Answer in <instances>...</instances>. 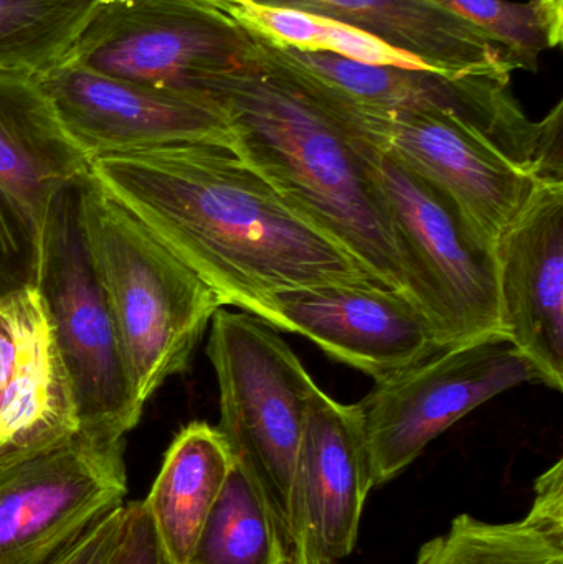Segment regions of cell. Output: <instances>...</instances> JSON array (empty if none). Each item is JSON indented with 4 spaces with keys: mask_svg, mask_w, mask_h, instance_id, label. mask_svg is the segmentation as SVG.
I'll return each instance as SVG.
<instances>
[{
    "mask_svg": "<svg viewBox=\"0 0 563 564\" xmlns=\"http://www.w3.org/2000/svg\"><path fill=\"white\" fill-rule=\"evenodd\" d=\"M89 175L224 305L264 322L271 297L286 289L380 285L230 149L174 145L102 155L93 159Z\"/></svg>",
    "mask_w": 563,
    "mask_h": 564,
    "instance_id": "cell-1",
    "label": "cell"
},
{
    "mask_svg": "<svg viewBox=\"0 0 563 564\" xmlns=\"http://www.w3.org/2000/svg\"><path fill=\"white\" fill-rule=\"evenodd\" d=\"M250 30V29H248ZM247 55L195 86L224 111L231 151L372 280L403 291L369 142L331 108L307 69L250 30Z\"/></svg>",
    "mask_w": 563,
    "mask_h": 564,
    "instance_id": "cell-2",
    "label": "cell"
},
{
    "mask_svg": "<svg viewBox=\"0 0 563 564\" xmlns=\"http://www.w3.org/2000/svg\"><path fill=\"white\" fill-rule=\"evenodd\" d=\"M307 72L353 131L442 188L491 245L541 182H563L562 101L541 121L486 122L440 109L369 111Z\"/></svg>",
    "mask_w": 563,
    "mask_h": 564,
    "instance_id": "cell-3",
    "label": "cell"
},
{
    "mask_svg": "<svg viewBox=\"0 0 563 564\" xmlns=\"http://www.w3.org/2000/svg\"><path fill=\"white\" fill-rule=\"evenodd\" d=\"M79 217L132 390L144 408L169 378L188 370L224 302L91 175L79 185Z\"/></svg>",
    "mask_w": 563,
    "mask_h": 564,
    "instance_id": "cell-4",
    "label": "cell"
},
{
    "mask_svg": "<svg viewBox=\"0 0 563 564\" xmlns=\"http://www.w3.org/2000/svg\"><path fill=\"white\" fill-rule=\"evenodd\" d=\"M210 324L207 357L220 393L218 431L291 546L294 470L316 381L263 318L221 307Z\"/></svg>",
    "mask_w": 563,
    "mask_h": 564,
    "instance_id": "cell-5",
    "label": "cell"
},
{
    "mask_svg": "<svg viewBox=\"0 0 563 564\" xmlns=\"http://www.w3.org/2000/svg\"><path fill=\"white\" fill-rule=\"evenodd\" d=\"M369 145L403 291L422 308L439 344L448 347L501 332L495 245L442 188Z\"/></svg>",
    "mask_w": 563,
    "mask_h": 564,
    "instance_id": "cell-6",
    "label": "cell"
},
{
    "mask_svg": "<svg viewBox=\"0 0 563 564\" xmlns=\"http://www.w3.org/2000/svg\"><path fill=\"white\" fill-rule=\"evenodd\" d=\"M82 182L63 188L46 212L36 288L72 378L79 433L115 443L138 426L144 408L132 390L115 321L86 247L79 217Z\"/></svg>",
    "mask_w": 563,
    "mask_h": 564,
    "instance_id": "cell-7",
    "label": "cell"
},
{
    "mask_svg": "<svg viewBox=\"0 0 563 564\" xmlns=\"http://www.w3.org/2000/svg\"><path fill=\"white\" fill-rule=\"evenodd\" d=\"M541 383L539 371L502 332L448 345L376 380L359 401L373 486L392 482L440 434L505 391Z\"/></svg>",
    "mask_w": 563,
    "mask_h": 564,
    "instance_id": "cell-8",
    "label": "cell"
},
{
    "mask_svg": "<svg viewBox=\"0 0 563 564\" xmlns=\"http://www.w3.org/2000/svg\"><path fill=\"white\" fill-rule=\"evenodd\" d=\"M253 36L234 17L192 0H109L68 62L112 78L197 96L210 73L240 62Z\"/></svg>",
    "mask_w": 563,
    "mask_h": 564,
    "instance_id": "cell-9",
    "label": "cell"
},
{
    "mask_svg": "<svg viewBox=\"0 0 563 564\" xmlns=\"http://www.w3.org/2000/svg\"><path fill=\"white\" fill-rule=\"evenodd\" d=\"M124 441H72L0 473V564H52L124 506Z\"/></svg>",
    "mask_w": 563,
    "mask_h": 564,
    "instance_id": "cell-10",
    "label": "cell"
},
{
    "mask_svg": "<svg viewBox=\"0 0 563 564\" xmlns=\"http://www.w3.org/2000/svg\"><path fill=\"white\" fill-rule=\"evenodd\" d=\"M36 83L89 161L174 145L231 151L230 126L210 99L112 78L72 62Z\"/></svg>",
    "mask_w": 563,
    "mask_h": 564,
    "instance_id": "cell-11",
    "label": "cell"
},
{
    "mask_svg": "<svg viewBox=\"0 0 563 564\" xmlns=\"http://www.w3.org/2000/svg\"><path fill=\"white\" fill-rule=\"evenodd\" d=\"M373 487L359 408L314 388L294 470L293 564H339L350 556Z\"/></svg>",
    "mask_w": 563,
    "mask_h": 564,
    "instance_id": "cell-12",
    "label": "cell"
},
{
    "mask_svg": "<svg viewBox=\"0 0 563 564\" xmlns=\"http://www.w3.org/2000/svg\"><path fill=\"white\" fill-rule=\"evenodd\" d=\"M268 324L310 338L324 354L373 380L442 348L429 318L405 292L377 284L286 289L271 297Z\"/></svg>",
    "mask_w": 563,
    "mask_h": 564,
    "instance_id": "cell-13",
    "label": "cell"
},
{
    "mask_svg": "<svg viewBox=\"0 0 563 564\" xmlns=\"http://www.w3.org/2000/svg\"><path fill=\"white\" fill-rule=\"evenodd\" d=\"M79 433L72 378L36 285L0 295V473Z\"/></svg>",
    "mask_w": 563,
    "mask_h": 564,
    "instance_id": "cell-14",
    "label": "cell"
},
{
    "mask_svg": "<svg viewBox=\"0 0 563 564\" xmlns=\"http://www.w3.org/2000/svg\"><path fill=\"white\" fill-rule=\"evenodd\" d=\"M499 328L563 388V182H541L495 243Z\"/></svg>",
    "mask_w": 563,
    "mask_h": 564,
    "instance_id": "cell-15",
    "label": "cell"
},
{
    "mask_svg": "<svg viewBox=\"0 0 563 564\" xmlns=\"http://www.w3.org/2000/svg\"><path fill=\"white\" fill-rule=\"evenodd\" d=\"M364 30L446 75H509L515 59L486 33L433 0H257Z\"/></svg>",
    "mask_w": 563,
    "mask_h": 564,
    "instance_id": "cell-16",
    "label": "cell"
},
{
    "mask_svg": "<svg viewBox=\"0 0 563 564\" xmlns=\"http://www.w3.org/2000/svg\"><path fill=\"white\" fill-rule=\"evenodd\" d=\"M281 48L324 79L340 98L369 111L440 109L486 122H512L528 116L512 95L509 75H446Z\"/></svg>",
    "mask_w": 563,
    "mask_h": 564,
    "instance_id": "cell-17",
    "label": "cell"
},
{
    "mask_svg": "<svg viewBox=\"0 0 563 564\" xmlns=\"http://www.w3.org/2000/svg\"><path fill=\"white\" fill-rule=\"evenodd\" d=\"M89 165L36 78L0 72V187L22 205L40 234L53 198L88 178Z\"/></svg>",
    "mask_w": 563,
    "mask_h": 564,
    "instance_id": "cell-18",
    "label": "cell"
},
{
    "mask_svg": "<svg viewBox=\"0 0 563 564\" xmlns=\"http://www.w3.org/2000/svg\"><path fill=\"white\" fill-rule=\"evenodd\" d=\"M235 459L218 427L194 421L174 437L144 500L174 564H188Z\"/></svg>",
    "mask_w": 563,
    "mask_h": 564,
    "instance_id": "cell-19",
    "label": "cell"
},
{
    "mask_svg": "<svg viewBox=\"0 0 563 564\" xmlns=\"http://www.w3.org/2000/svg\"><path fill=\"white\" fill-rule=\"evenodd\" d=\"M415 564H563V460L535 480L522 519L486 522L462 513L420 546Z\"/></svg>",
    "mask_w": 563,
    "mask_h": 564,
    "instance_id": "cell-20",
    "label": "cell"
},
{
    "mask_svg": "<svg viewBox=\"0 0 563 564\" xmlns=\"http://www.w3.org/2000/svg\"><path fill=\"white\" fill-rule=\"evenodd\" d=\"M188 564H293L286 533L237 463L205 520Z\"/></svg>",
    "mask_w": 563,
    "mask_h": 564,
    "instance_id": "cell-21",
    "label": "cell"
},
{
    "mask_svg": "<svg viewBox=\"0 0 563 564\" xmlns=\"http://www.w3.org/2000/svg\"><path fill=\"white\" fill-rule=\"evenodd\" d=\"M109 0H0V72L39 76L68 62Z\"/></svg>",
    "mask_w": 563,
    "mask_h": 564,
    "instance_id": "cell-22",
    "label": "cell"
},
{
    "mask_svg": "<svg viewBox=\"0 0 563 564\" xmlns=\"http://www.w3.org/2000/svg\"><path fill=\"white\" fill-rule=\"evenodd\" d=\"M230 17L258 35L288 48L329 53L364 65L430 69L415 56L400 52L364 30L329 17L290 7L268 6L257 0H240L235 3Z\"/></svg>",
    "mask_w": 563,
    "mask_h": 564,
    "instance_id": "cell-23",
    "label": "cell"
},
{
    "mask_svg": "<svg viewBox=\"0 0 563 564\" xmlns=\"http://www.w3.org/2000/svg\"><path fill=\"white\" fill-rule=\"evenodd\" d=\"M459 19L475 25L501 45L518 69L539 72L541 55L549 46L548 33L531 3L509 0H433Z\"/></svg>",
    "mask_w": 563,
    "mask_h": 564,
    "instance_id": "cell-24",
    "label": "cell"
},
{
    "mask_svg": "<svg viewBox=\"0 0 563 564\" xmlns=\"http://www.w3.org/2000/svg\"><path fill=\"white\" fill-rule=\"evenodd\" d=\"M40 230L22 205L0 187V295L36 285Z\"/></svg>",
    "mask_w": 563,
    "mask_h": 564,
    "instance_id": "cell-25",
    "label": "cell"
},
{
    "mask_svg": "<svg viewBox=\"0 0 563 564\" xmlns=\"http://www.w3.org/2000/svg\"><path fill=\"white\" fill-rule=\"evenodd\" d=\"M112 564H174L155 532L144 500L124 506V525Z\"/></svg>",
    "mask_w": 563,
    "mask_h": 564,
    "instance_id": "cell-26",
    "label": "cell"
},
{
    "mask_svg": "<svg viewBox=\"0 0 563 564\" xmlns=\"http://www.w3.org/2000/svg\"><path fill=\"white\" fill-rule=\"evenodd\" d=\"M124 525V506L99 520L65 555L52 564H112Z\"/></svg>",
    "mask_w": 563,
    "mask_h": 564,
    "instance_id": "cell-27",
    "label": "cell"
},
{
    "mask_svg": "<svg viewBox=\"0 0 563 564\" xmlns=\"http://www.w3.org/2000/svg\"><path fill=\"white\" fill-rule=\"evenodd\" d=\"M548 33L549 46L557 48L563 39V0H529Z\"/></svg>",
    "mask_w": 563,
    "mask_h": 564,
    "instance_id": "cell-28",
    "label": "cell"
},
{
    "mask_svg": "<svg viewBox=\"0 0 563 564\" xmlns=\"http://www.w3.org/2000/svg\"><path fill=\"white\" fill-rule=\"evenodd\" d=\"M192 2L212 7V9L220 10V12H225L230 15V10L234 9L235 3L240 2V0H192Z\"/></svg>",
    "mask_w": 563,
    "mask_h": 564,
    "instance_id": "cell-29",
    "label": "cell"
}]
</instances>
